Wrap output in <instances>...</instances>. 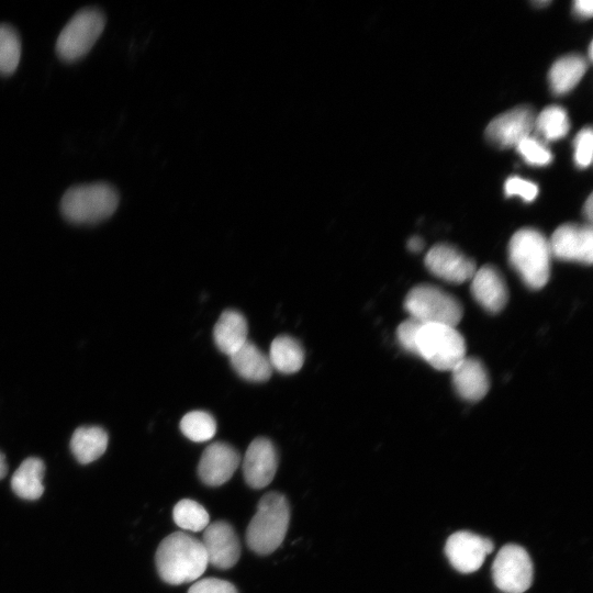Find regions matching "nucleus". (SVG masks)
Segmentation results:
<instances>
[{"mask_svg": "<svg viewBox=\"0 0 593 593\" xmlns=\"http://www.w3.org/2000/svg\"><path fill=\"white\" fill-rule=\"evenodd\" d=\"M201 541L209 563L217 569L234 567L240 557L238 536L227 522L217 521L209 524L204 528Z\"/></svg>", "mask_w": 593, "mask_h": 593, "instance_id": "f8f14e48", "label": "nucleus"}, {"mask_svg": "<svg viewBox=\"0 0 593 593\" xmlns=\"http://www.w3.org/2000/svg\"><path fill=\"white\" fill-rule=\"evenodd\" d=\"M589 57L592 59V43L589 46Z\"/></svg>", "mask_w": 593, "mask_h": 593, "instance_id": "e433bc0d", "label": "nucleus"}, {"mask_svg": "<svg viewBox=\"0 0 593 593\" xmlns=\"http://www.w3.org/2000/svg\"><path fill=\"white\" fill-rule=\"evenodd\" d=\"M575 13L582 18H590L593 12V3L591 0H577L573 2Z\"/></svg>", "mask_w": 593, "mask_h": 593, "instance_id": "473e14b6", "label": "nucleus"}, {"mask_svg": "<svg viewBox=\"0 0 593 593\" xmlns=\"http://www.w3.org/2000/svg\"><path fill=\"white\" fill-rule=\"evenodd\" d=\"M423 247H424V242L418 236H413L407 242V248L413 253L421 251L423 249Z\"/></svg>", "mask_w": 593, "mask_h": 593, "instance_id": "72a5a7b5", "label": "nucleus"}, {"mask_svg": "<svg viewBox=\"0 0 593 593\" xmlns=\"http://www.w3.org/2000/svg\"><path fill=\"white\" fill-rule=\"evenodd\" d=\"M108 447V434L98 426L77 428L70 439V450L77 461L90 463L101 457Z\"/></svg>", "mask_w": 593, "mask_h": 593, "instance_id": "412c9836", "label": "nucleus"}, {"mask_svg": "<svg viewBox=\"0 0 593 593\" xmlns=\"http://www.w3.org/2000/svg\"><path fill=\"white\" fill-rule=\"evenodd\" d=\"M517 152L526 163L536 166H544L551 161L552 155L541 141L527 136L516 145Z\"/></svg>", "mask_w": 593, "mask_h": 593, "instance_id": "cd10ccee", "label": "nucleus"}, {"mask_svg": "<svg viewBox=\"0 0 593 593\" xmlns=\"http://www.w3.org/2000/svg\"><path fill=\"white\" fill-rule=\"evenodd\" d=\"M230 359L235 372L246 381L265 382L271 377L272 368L268 355L250 340L231 355Z\"/></svg>", "mask_w": 593, "mask_h": 593, "instance_id": "6ab92c4d", "label": "nucleus"}, {"mask_svg": "<svg viewBox=\"0 0 593 593\" xmlns=\"http://www.w3.org/2000/svg\"><path fill=\"white\" fill-rule=\"evenodd\" d=\"M268 358L272 370L283 374H291L302 368L304 349L295 338L289 335H280L272 340Z\"/></svg>", "mask_w": 593, "mask_h": 593, "instance_id": "4be33fe9", "label": "nucleus"}, {"mask_svg": "<svg viewBox=\"0 0 593 593\" xmlns=\"http://www.w3.org/2000/svg\"><path fill=\"white\" fill-rule=\"evenodd\" d=\"M425 266L434 276L451 283L468 281L477 271L475 262L449 244L433 246L426 254Z\"/></svg>", "mask_w": 593, "mask_h": 593, "instance_id": "9b49d317", "label": "nucleus"}, {"mask_svg": "<svg viewBox=\"0 0 593 593\" xmlns=\"http://www.w3.org/2000/svg\"><path fill=\"white\" fill-rule=\"evenodd\" d=\"M188 593H238V591L226 580L205 578L193 583Z\"/></svg>", "mask_w": 593, "mask_h": 593, "instance_id": "7c9ffc66", "label": "nucleus"}, {"mask_svg": "<svg viewBox=\"0 0 593 593\" xmlns=\"http://www.w3.org/2000/svg\"><path fill=\"white\" fill-rule=\"evenodd\" d=\"M8 472V465L5 462V457L2 452H0V479L5 477Z\"/></svg>", "mask_w": 593, "mask_h": 593, "instance_id": "c9c22d12", "label": "nucleus"}, {"mask_svg": "<svg viewBox=\"0 0 593 593\" xmlns=\"http://www.w3.org/2000/svg\"><path fill=\"white\" fill-rule=\"evenodd\" d=\"M155 562L160 579L174 585L197 580L209 564L202 541L182 532L161 540Z\"/></svg>", "mask_w": 593, "mask_h": 593, "instance_id": "f257e3e1", "label": "nucleus"}, {"mask_svg": "<svg viewBox=\"0 0 593 593\" xmlns=\"http://www.w3.org/2000/svg\"><path fill=\"white\" fill-rule=\"evenodd\" d=\"M493 549L491 539L470 532H457L450 535L445 546L450 563L462 573L477 571Z\"/></svg>", "mask_w": 593, "mask_h": 593, "instance_id": "9d476101", "label": "nucleus"}, {"mask_svg": "<svg viewBox=\"0 0 593 593\" xmlns=\"http://www.w3.org/2000/svg\"><path fill=\"white\" fill-rule=\"evenodd\" d=\"M21 42L16 31L7 24H0V74L13 72L20 61Z\"/></svg>", "mask_w": 593, "mask_h": 593, "instance_id": "bb28decb", "label": "nucleus"}, {"mask_svg": "<svg viewBox=\"0 0 593 593\" xmlns=\"http://www.w3.org/2000/svg\"><path fill=\"white\" fill-rule=\"evenodd\" d=\"M452 384L458 395L466 401H480L488 393L490 380L481 360L465 357L452 370Z\"/></svg>", "mask_w": 593, "mask_h": 593, "instance_id": "f3484780", "label": "nucleus"}, {"mask_svg": "<svg viewBox=\"0 0 593 593\" xmlns=\"http://www.w3.org/2000/svg\"><path fill=\"white\" fill-rule=\"evenodd\" d=\"M592 212H593V202H592V195H589L585 204H584V214L586 215L588 220H592Z\"/></svg>", "mask_w": 593, "mask_h": 593, "instance_id": "f704fd0d", "label": "nucleus"}, {"mask_svg": "<svg viewBox=\"0 0 593 593\" xmlns=\"http://www.w3.org/2000/svg\"><path fill=\"white\" fill-rule=\"evenodd\" d=\"M404 309L423 324L455 327L462 318V305L450 293L433 284H417L405 296Z\"/></svg>", "mask_w": 593, "mask_h": 593, "instance_id": "39448f33", "label": "nucleus"}, {"mask_svg": "<svg viewBox=\"0 0 593 593\" xmlns=\"http://www.w3.org/2000/svg\"><path fill=\"white\" fill-rule=\"evenodd\" d=\"M44 462L35 457L26 458L11 478V488L21 499L34 501L44 492Z\"/></svg>", "mask_w": 593, "mask_h": 593, "instance_id": "aec40b11", "label": "nucleus"}, {"mask_svg": "<svg viewBox=\"0 0 593 593\" xmlns=\"http://www.w3.org/2000/svg\"><path fill=\"white\" fill-rule=\"evenodd\" d=\"M239 463L240 455L233 446L215 441L202 452L198 474L204 484L219 486L232 478Z\"/></svg>", "mask_w": 593, "mask_h": 593, "instance_id": "ddd939ff", "label": "nucleus"}, {"mask_svg": "<svg viewBox=\"0 0 593 593\" xmlns=\"http://www.w3.org/2000/svg\"><path fill=\"white\" fill-rule=\"evenodd\" d=\"M423 323L419 321L409 317L403 321L396 329V338L401 347L413 355L417 356L416 340L418 332Z\"/></svg>", "mask_w": 593, "mask_h": 593, "instance_id": "c85d7f7f", "label": "nucleus"}, {"mask_svg": "<svg viewBox=\"0 0 593 593\" xmlns=\"http://www.w3.org/2000/svg\"><path fill=\"white\" fill-rule=\"evenodd\" d=\"M534 128L544 139L555 141L569 132L570 121L564 109L559 105H550L535 118Z\"/></svg>", "mask_w": 593, "mask_h": 593, "instance_id": "b1692460", "label": "nucleus"}, {"mask_svg": "<svg viewBox=\"0 0 593 593\" xmlns=\"http://www.w3.org/2000/svg\"><path fill=\"white\" fill-rule=\"evenodd\" d=\"M495 585L505 593H524L533 582V563L527 551L515 544L503 546L493 562Z\"/></svg>", "mask_w": 593, "mask_h": 593, "instance_id": "6e6552de", "label": "nucleus"}, {"mask_svg": "<svg viewBox=\"0 0 593 593\" xmlns=\"http://www.w3.org/2000/svg\"><path fill=\"white\" fill-rule=\"evenodd\" d=\"M593 134L590 127L581 130L574 138V160L579 167L585 168L592 160Z\"/></svg>", "mask_w": 593, "mask_h": 593, "instance_id": "c756f323", "label": "nucleus"}, {"mask_svg": "<svg viewBox=\"0 0 593 593\" xmlns=\"http://www.w3.org/2000/svg\"><path fill=\"white\" fill-rule=\"evenodd\" d=\"M242 466L245 481L250 488L267 486L278 468V456L271 440L266 437L255 438L245 452Z\"/></svg>", "mask_w": 593, "mask_h": 593, "instance_id": "4468645a", "label": "nucleus"}, {"mask_svg": "<svg viewBox=\"0 0 593 593\" xmlns=\"http://www.w3.org/2000/svg\"><path fill=\"white\" fill-rule=\"evenodd\" d=\"M471 280V294L488 312L499 313L508 300V290L502 273L491 265L477 269Z\"/></svg>", "mask_w": 593, "mask_h": 593, "instance_id": "dca6fc26", "label": "nucleus"}, {"mask_svg": "<svg viewBox=\"0 0 593 593\" xmlns=\"http://www.w3.org/2000/svg\"><path fill=\"white\" fill-rule=\"evenodd\" d=\"M588 64L580 55H567L553 63L549 71L551 90L556 94L570 91L585 74Z\"/></svg>", "mask_w": 593, "mask_h": 593, "instance_id": "5701e85b", "label": "nucleus"}, {"mask_svg": "<svg viewBox=\"0 0 593 593\" xmlns=\"http://www.w3.org/2000/svg\"><path fill=\"white\" fill-rule=\"evenodd\" d=\"M101 11L87 8L78 11L61 30L56 51L65 60H76L86 55L104 29Z\"/></svg>", "mask_w": 593, "mask_h": 593, "instance_id": "0eeeda50", "label": "nucleus"}, {"mask_svg": "<svg viewBox=\"0 0 593 593\" xmlns=\"http://www.w3.org/2000/svg\"><path fill=\"white\" fill-rule=\"evenodd\" d=\"M180 430L188 439L202 443L215 435L216 422L209 412L191 411L181 418Z\"/></svg>", "mask_w": 593, "mask_h": 593, "instance_id": "393cba45", "label": "nucleus"}, {"mask_svg": "<svg viewBox=\"0 0 593 593\" xmlns=\"http://www.w3.org/2000/svg\"><path fill=\"white\" fill-rule=\"evenodd\" d=\"M504 188L507 195H518L525 201H533L538 193V187L534 182L518 177L508 178Z\"/></svg>", "mask_w": 593, "mask_h": 593, "instance_id": "2f4dec72", "label": "nucleus"}, {"mask_svg": "<svg viewBox=\"0 0 593 593\" xmlns=\"http://www.w3.org/2000/svg\"><path fill=\"white\" fill-rule=\"evenodd\" d=\"M172 516L179 527L191 532L204 530L210 522L206 510L190 499L179 501L174 507Z\"/></svg>", "mask_w": 593, "mask_h": 593, "instance_id": "a878e982", "label": "nucleus"}, {"mask_svg": "<svg viewBox=\"0 0 593 593\" xmlns=\"http://www.w3.org/2000/svg\"><path fill=\"white\" fill-rule=\"evenodd\" d=\"M551 257L549 240L537 230L522 228L511 237L510 264L530 289H541L548 282Z\"/></svg>", "mask_w": 593, "mask_h": 593, "instance_id": "7ed1b4c3", "label": "nucleus"}, {"mask_svg": "<svg viewBox=\"0 0 593 593\" xmlns=\"http://www.w3.org/2000/svg\"><path fill=\"white\" fill-rule=\"evenodd\" d=\"M535 115L530 108L518 107L493 119L485 134L491 143L500 147L516 146L530 135Z\"/></svg>", "mask_w": 593, "mask_h": 593, "instance_id": "2eb2a0df", "label": "nucleus"}, {"mask_svg": "<svg viewBox=\"0 0 593 593\" xmlns=\"http://www.w3.org/2000/svg\"><path fill=\"white\" fill-rule=\"evenodd\" d=\"M551 256L568 261L591 265L593 231L591 225L567 223L560 225L549 239Z\"/></svg>", "mask_w": 593, "mask_h": 593, "instance_id": "1a4fd4ad", "label": "nucleus"}, {"mask_svg": "<svg viewBox=\"0 0 593 593\" xmlns=\"http://www.w3.org/2000/svg\"><path fill=\"white\" fill-rule=\"evenodd\" d=\"M417 356L433 368L451 371L466 357L462 335L445 324H423L416 340Z\"/></svg>", "mask_w": 593, "mask_h": 593, "instance_id": "423d86ee", "label": "nucleus"}, {"mask_svg": "<svg viewBox=\"0 0 593 593\" xmlns=\"http://www.w3.org/2000/svg\"><path fill=\"white\" fill-rule=\"evenodd\" d=\"M245 316L236 310H226L213 328V339L220 351L228 357L248 340Z\"/></svg>", "mask_w": 593, "mask_h": 593, "instance_id": "a211bd4d", "label": "nucleus"}, {"mask_svg": "<svg viewBox=\"0 0 593 593\" xmlns=\"http://www.w3.org/2000/svg\"><path fill=\"white\" fill-rule=\"evenodd\" d=\"M290 522V506L279 492L265 494L246 530V542L260 556L272 553L282 544Z\"/></svg>", "mask_w": 593, "mask_h": 593, "instance_id": "f03ea898", "label": "nucleus"}, {"mask_svg": "<svg viewBox=\"0 0 593 593\" xmlns=\"http://www.w3.org/2000/svg\"><path fill=\"white\" fill-rule=\"evenodd\" d=\"M118 191L108 183L76 186L67 190L61 199L64 216L74 223H96L116 210Z\"/></svg>", "mask_w": 593, "mask_h": 593, "instance_id": "20e7f679", "label": "nucleus"}]
</instances>
